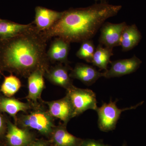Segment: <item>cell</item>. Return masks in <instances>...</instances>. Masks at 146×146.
<instances>
[{"instance_id":"f1b7e54d","label":"cell","mask_w":146,"mask_h":146,"mask_svg":"<svg viewBox=\"0 0 146 146\" xmlns=\"http://www.w3.org/2000/svg\"><path fill=\"white\" fill-rule=\"evenodd\" d=\"M0 19H1V18H0Z\"/></svg>"},{"instance_id":"9c48e42d","label":"cell","mask_w":146,"mask_h":146,"mask_svg":"<svg viewBox=\"0 0 146 146\" xmlns=\"http://www.w3.org/2000/svg\"><path fill=\"white\" fill-rule=\"evenodd\" d=\"M46 72L43 69H37L27 78L28 94L26 98L32 105L38 104L41 99L42 91L45 88L44 76Z\"/></svg>"},{"instance_id":"5bb4252c","label":"cell","mask_w":146,"mask_h":146,"mask_svg":"<svg viewBox=\"0 0 146 146\" xmlns=\"http://www.w3.org/2000/svg\"><path fill=\"white\" fill-rule=\"evenodd\" d=\"M69 75L71 78L76 79L87 86H90L103 77V73L97 71L91 65L78 63L72 70Z\"/></svg>"},{"instance_id":"83f0119b","label":"cell","mask_w":146,"mask_h":146,"mask_svg":"<svg viewBox=\"0 0 146 146\" xmlns=\"http://www.w3.org/2000/svg\"><path fill=\"white\" fill-rule=\"evenodd\" d=\"M1 70H0V74H1Z\"/></svg>"},{"instance_id":"7a4b0ae2","label":"cell","mask_w":146,"mask_h":146,"mask_svg":"<svg viewBox=\"0 0 146 146\" xmlns=\"http://www.w3.org/2000/svg\"><path fill=\"white\" fill-rule=\"evenodd\" d=\"M122 6L107 2L96 3L84 8L65 11L62 17L50 28L44 31L48 40L58 37L69 43H82L91 39L107 19L116 16Z\"/></svg>"},{"instance_id":"ac0fdd59","label":"cell","mask_w":146,"mask_h":146,"mask_svg":"<svg viewBox=\"0 0 146 146\" xmlns=\"http://www.w3.org/2000/svg\"><path fill=\"white\" fill-rule=\"evenodd\" d=\"M33 23L22 25L0 19V39L12 38L23 33L33 25Z\"/></svg>"},{"instance_id":"e0dca14e","label":"cell","mask_w":146,"mask_h":146,"mask_svg":"<svg viewBox=\"0 0 146 146\" xmlns=\"http://www.w3.org/2000/svg\"><path fill=\"white\" fill-rule=\"evenodd\" d=\"M142 35L135 25L127 26L123 31L120 46L123 51L127 52L137 46L141 41Z\"/></svg>"},{"instance_id":"3957f363","label":"cell","mask_w":146,"mask_h":146,"mask_svg":"<svg viewBox=\"0 0 146 146\" xmlns=\"http://www.w3.org/2000/svg\"><path fill=\"white\" fill-rule=\"evenodd\" d=\"M32 105V111L17 117L16 123L22 128L35 129L45 136L51 135L55 127L54 117L48 110L39 107L38 104Z\"/></svg>"},{"instance_id":"cb8c5ba5","label":"cell","mask_w":146,"mask_h":146,"mask_svg":"<svg viewBox=\"0 0 146 146\" xmlns=\"http://www.w3.org/2000/svg\"><path fill=\"white\" fill-rule=\"evenodd\" d=\"M28 146H47V144L43 141H33Z\"/></svg>"},{"instance_id":"8fae6325","label":"cell","mask_w":146,"mask_h":146,"mask_svg":"<svg viewBox=\"0 0 146 146\" xmlns=\"http://www.w3.org/2000/svg\"><path fill=\"white\" fill-rule=\"evenodd\" d=\"M64 12V11L59 12L43 7H36L33 23L39 30H46L62 17Z\"/></svg>"},{"instance_id":"277c9868","label":"cell","mask_w":146,"mask_h":146,"mask_svg":"<svg viewBox=\"0 0 146 146\" xmlns=\"http://www.w3.org/2000/svg\"><path fill=\"white\" fill-rule=\"evenodd\" d=\"M68 96L74 110V117L78 116L88 110L96 111V94L89 89H80L74 86L66 90Z\"/></svg>"},{"instance_id":"d6986e66","label":"cell","mask_w":146,"mask_h":146,"mask_svg":"<svg viewBox=\"0 0 146 146\" xmlns=\"http://www.w3.org/2000/svg\"><path fill=\"white\" fill-rule=\"evenodd\" d=\"M112 50V49L104 47L100 44L96 49L91 63L101 70H107L108 65L110 62V57L113 54Z\"/></svg>"},{"instance_id":"6da1fadb","label":"cell","mask_w":146,"mask_h":146,"mask_svg":"<svg viewBox=\"0 0 146 146\" xmlns=\"http://www.w3.org/2000/svg\"><path fill=\"white\" fill-rule=\"evenodd\" d=\"M48 41L34 25L14 37L0 39V70L27 78L37 69L46 72Z\"/></svg>"},{"instance_id":"ffe728a7","label":"cell","mask_w":146,"mask_h":146,"mask_svg":"<svg viewBox=\"0 0 146 146\" xmlns=\"http://www.w3.org/2000/svg\"><path fill=\"white\" fill-rule=\"evenodd\" d=\"M22 86L21 80L16 76L11 74L5 77L1 86V91L7 97H11L16 94Z\"/></svg>"},{"instance_id":"5b68a950","label":"cell","mask_w":146,"mask_h":146,"mask_svg":"<svg viewBox=\"0 0 146 146\" xmlns=\"http://www.w3.org/2000/svg\"><path fill=\"white\" fill-rule=\"evenodd\" d=\"M117 102V100L115 102L110 100L109 103H104L101 107L98 108L96 111L98 116V125L102 131L108 132L115 129L122 112L126 110L136 109L144 102H142L134 106L119 109L116 105Z\"/></svg>"},{"instance_id":"2e32d148","label":"cell","mask_w":146,"mask_h":146,"mask_svg":"<svg viewBox=\"0 0 146 146\" xmlns=\"http://www.w3.org/2000/svg\"><path fill=\"white\" fill-rule=\"evenodd\" d=\"M32 107L30 103L23 102L13 98L7 97L0 99V110L12 116L16 122L18 112H27Z\"/></svg>"},{"instance_id":"4316f807","label":"cell","mask_w":146,"mask_h":146,"mask_svg":"<svg viewBox=\"0 0 146 146\" xmlns=\"http://www.w3.org/2000/svg\"><path fill=\"white\" fill-rule=\"evenodd\" d=\"M104 146H110L109 145H105Z\"/></svg>"},{"instance_id":"52a82bcc","label":"cell","mask_w":146,"mask_h":146,"mask_svg":"<svg viewBox=\"0 0 146 146\" xmlns=\"http://www.w3.org/2000/svg\"><path fill=\"white\" fill-rule=\"evenodd\" d=\"M142 63L135 55L128 59L110 61L111 68L103 73V77L110 78L129 74L137 70Z\"/></svg>"},{"instance_id":"603a6c76","label":"cell","mask_w":146,"mask_h":146,"mask_svg":"<svg viewBox=\"0 0 146 146\" xmlns=\"http://www.w3.org/2000/svg\"><path fill=\"white\" fill-rule=\"evenodd\" d=\"M5 128V122L4 118L1 115H0V134L4 131Z\"/></svg>"},{"instance_id":"9a60e30c","label":"cell","mask_w":146,"mask_h":146,"mask_svg":"<svg viewBox=\"0 0 146 146\" xmlns=\"http://www.w3.org/2000/svg\"><path fill=\"white\" fill-rule=\"evenodd\" d=\"M66 125L55 126L52 133V140L55 146H80L83 140L73 136L67 131Z\"/></svg>"},{"instance_id":"7c38bea8","label":"cell","mask_w":146,"mask_h":146,"mask_svg":"<svg viewBox=\"0 0 146 146\" xmlns=\"http://www.w3.org/2000/svg\"><path fill=\"white\" fill-rule=\"evenodd\" d=\"M70 43L65 39L56 37L52 42L47 52V56L49 61L68 65V56Z\"/></svg>"},{"instance_id":"4fadbf2b","label":"cell","mask_w":146,"mask_h":146,"mask_svg":"<svg viewBox=\"0 0 146 146\" xmlns=\"http://www.w3.org/2000/svg\"><path fill=\"white\" fill-rule=\"evenodd\" d=\"M6 138L10 146H28L33 142V136L29 129L19 127L8 121Z\"/></svg>"},{"instance_id":"30bf717a","label":"cell","mask_w":146,"mask_h":146,"mask_svg":"<svg viewBox=\"0 0 146 146\" xmlns=\"http://www.w3.org/2000/svg\"><path fill=\"white\" fill-rule=\"evenodd\" d=\"M58 63L49 68L45 73L44 76L54 85L63 87L66 90L73 86L72 82L68 74L71 70L68 65Z\"/></svg>"},{"instance_id":"7402d4cb","label":"cell","mask_w":146,"mask_h":146,"mask_svg":"<svg viewBox=\"0 0 146 146\" xmlns=\"http://www.w3.org/2000/svg\"><path fill=\"white\" fill-rule=\"evenodd\" d=\"M105 144L101 141L94 139L83 140L80 146H104Z\"/></svg>"},{"instance_id":"44dd1931","label":"cell","mask_w":146,"mask_h":146,"mask_svg":"<svg viewBox=\"0 0 146 146\" xmlns=\"http://www.w3.org/2000/svg\"><path fill=\"white\" fill-rule=\"evenodd\" d=\"M96 49L93 41L91 39L86 40L82 42L76 55L80 59L91 63Z\"/></svg>"},{"instance_id":"d4e9b609","label":"cell","mask_w":146,"mask_h":146,"mask_svg":"<svg viewBox=\"0 0 146 146\" xmlns=\"http://www.w3.org/2000/svg\"><path fill=\"white\" fill-rule=\"evenodd\" d=\"M96 1H100L101 2H107V0H95Z\"/></svg>"},{"instance_id":"8992f818","label":"cell","mask_w":146,"mask_h":146,"mask_svg":"<svg viewBox=\"0 0 146 146\" xmlns=\"http://www.w3.org/2000/svg\"><path fill=\"white\" fill-rule=\"evenodd\" d=\"M127 26L125 22L119 24L105 22L100 29V44L112 49L119 46L122 33Z\"/></svg>"},{"instance_id":"484cf974","label":"cell","mask_w":146,"mask_h":146,"mask_svg":"<svg viewBox=\"0 0 146 146\" xmlns=\"http://www.w3.org/2000/svg\"><path fill=\"white\" fill-rule=\"evenodd\" d=\"M122 146H126V144L125 143H124Z\"/></svg>"},{"instance_id":"ba28073f","label":"cell","mask_w":146,"mask_h":146,"mask_svg":"<svg viewBox=\"0 0 146 146\" xmlns=\"http://www.w3.org/2000/svg\"><path fill=\"white\" fill-rule=\"evenodd\" d=\"M45 103L48 105L50 115L53 117L60 119L64 125H66L72 118L74 117L72 106L67 95L60 99Z\"/></svg>"}]
</instances>
